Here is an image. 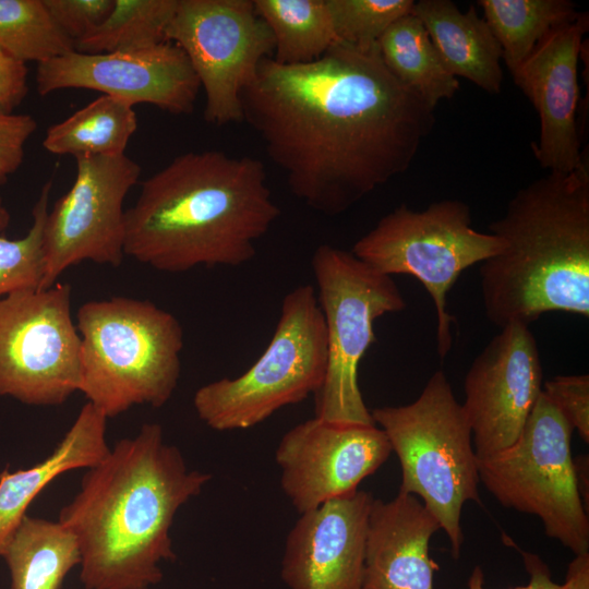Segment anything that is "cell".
Here are the masks:
<instances>
[{"mask_svg": "<svg viewBox=\"0 0 589 589\" xmlns=\"http://www.w3.org/2000/svg\"><path fill=\"white\" fill-rule=\"evenodd\" d=\"M291 193L328 216L404 173L435 124V109L401 84L377 44L337 41L318 60H263L241 96Z\"/></svg>", "mask_w": 589, "mask_h": 589, "instance_id": "cell-1", "label": "cell"}, {"mask_svg": "<svg viewBox=\"0 0 589 589\" xmlns=\"http://www.w3.org/2000/svg\"><path fill=\"white\" fill-rule=\"evenodd\" d=\"M60 521L76 539L85 589H152L161 562L176 560L170 529L178 510L212 476L189 469L158 423H144L85 469Z\"/></svg>", "mask_w": 589, "mask_h": 589, "instance_id": "cell-2", "label": "cell"}, {"mask_svg": "<svg viewBox=\"0 0 589 589\" xmlns=\"http://www.w3.org/2000/svg\"><path fill=\"white\" fill-rule=\"evenodd\" d=\"M280 215L264 164L211 149L188 152L141 183L124 212V255L155 269L237 267Z\"/></svg>", "mask_w": 589, "mask_h": 589, "instance_id": "cell-3", "label": "cell"}, {"mask_svg": "<svg viewBox=\"0 0 589 589\" xmlns=\"http://www.w3.org/2000/svg\"><path fill=\"white\" fill-rule=\"evenodd\" d=\"M488 228L504 242L480 268L491 323L529 326L555 311L589 316L588 156L518 190Z\"/></svg>", "mask_w": 589, "mask_h": 589, "instance_id": "cell-4", "label": "cell"}, {"mask_svg": "<svg viewBox=\"0 0 589 589\" xmlns=\"http://www.w3.org/2000/svg\"><path fill=\"white\" fill-rule=\"evenodd\" d=\"M81 337L79 390L108 419L135 405L164 406L181 373L183 329L148 300L88 301L76 314Z\"/></svg>", "mask_w": 589, "mask_h": 589, "instance_id": "cell-5", "label": "cell"}, {"mask_svg": "<svg viewBox=\"0 0 589 589\" xmlns=\"http://www.w3.org/2000/svg\"><path fill=\"white\" fill-rule=\"evenodd\" d=\"M371 416L399 459V493L421 497L459 558L461 510L468 501L481 504L480 480L471 428L445 373L434 372L413 402L374 408Z\"/></svg>", "mask_w": 589, "mask_h": 589, "instance_id": "cell-6", "label": "cell"}, {"mask_svg": "<svg viewBox=\"0 0 589 589\" xmlns=\"http://www.w3.org/2000/svg\"><path fill=\"white\" fill-rule=\"evenodd\" d=\"M326 368V330L316 291L309 284L300 285L285 296L272 339L253 365L238 377L200 387L193 406L213 430L253 428L277 410L315 395Z\"/></svg>", "mask_w": 589, "mask_h": 589, "instance_id": "cell-7", "label": "cell"}, {"mask_svg": "<svg viewBox=\"0 0 589 589\" xmlns=\"http://www.w3.org/2000/svg\"><path fill=\"white\" fill-rule=\"evenodd\" d=\"M311 265L327 341V368L315 394V417L338 423L375 424L360 392L358 368L375 341L374 322L402 311L406 300L392 276L352 252L321 244Z\"/></svg>", "mask_w": 589, "mask_h": 589, "instance_id": "cell-8", "label": "cell"}, {"mask_svg": "<svg viewBox=\"0 0 589 589\" xmlns=\"http://www.w3.org/2000/svg\"><path fill=\"white\" fill-rule=\"evenodd\" d=\"M504 248L495 235L471 226L469 206L459 200L434 202L423 211L402 204L361 237L352 253L382 274L417 278L431 296L436 313V350L445 358L453 346L447 294L468 267Z\"/></svg>", "mask_w": 589, "mask_h": 589, "instance_id": "cell-9", "label": "cell"}, {"mask_svg": "<svg viewBox=\"0 0 589 589\" xmlns=\"http://www.w3.org/2000/svg\"><path fill=\"white\" fill-rule=\"evenodd\" d=\"M572 432L542 392L516 442L478 458V474L504 507L538 516L549 537L580 555L589 553V520L575 477Z\"/></svg>", "mask_w": 589, "mask_h": 589, "instance_id": "cell-10", "label": "cell"}, {"mask_svg": "<svg viewBox=\"0 0 589 589\" xmlns=\"http://www.w3.org/2000/svg\"><path fill=\"white\" fill-rule=\"evenodd\" d=\"M81 337L71 287L15 290L0 299V395L58 406L79 390Z\"/></svg>", "mask_w": 589, "mask_h": 589, "instance_id": "cell-11", "label": "cell"}, {"mask_svg": "<svg viewBox=\"0 0 589 589\" xmlns=\"http://www.w3.org/2000/svg\"><path fill=\"white\" fill-rule=\"evenodd\" d=\"M167 40L183 50L200 81L205 121H241L242 93L274 52L273 35L253 0H178Z\"/></svg>", "mask_w": 589, "mask_h": 589, "instance_id": "cell-12", "label": "cell"}, {"mask_svg": "<svg viewBox=\"0 0 589 589\" xmlns=\"http://www.w3.org/2000/svg\"><path fill=\"white\" fill-rule=\"evenodd\" d=\"M71 189L48 212L44 228L41 289L83 261L119 266L124 255L123 201L140 165L124 155L76 157Z\"/></svg>", "mask_w": 589, "mask_h": 589, "instance_id": "cell-13", "label": "cell"}, {"mask_svg": "<svg viewBox=\"0 0 589 589\" xmlns=\"http://www.w3.org/2000/svg\"><path fill=\"white\" fill-rule=\"evenodd\" d=\"M35 80L41 96L85 88L132 106L149 104L173 115L191 113L201 89L187 55L170 41L132 51L73 50L38 63Z\"/></svg>", "mask_w": 589, "mask_h": 589, "instance_id": "cell-14", "label": "cell"}, {"mask_svg": "<svg viewBox=\"0 0 589 589\" xmlns=\"http://www.w3.org/2000/svg\"><path fill=\"white\" fill-rule=\"evenodd\" d=\"M542 386L540 353L529 326L513 323L500 328L465 377L462 408L477 458L494 455L516 442Z\"/></svg>", "mask_w": 589, "mask_h": 589, "instance_id": "cell-15", "label": "cell"}, {"mask_svg": "<svg viewBox=\"0 0 589 589\" xmlns=\"http://www.w3.org/2000/svg\"><path fill=\"white\" fill-rule=\"evenodd\" d=\"M392 453L376 424L312 418L281 437L275 452L284 493L299 514L358 490Z\"/></svg>", "mask_w": 589, "mask_h": 589, "instance_id": "cell-16", "label": "cell"}, {"mask_svg": "<svg viewBox=\"0 0 589 589\" xmlns=\"http://www.w3.org/2000/svg\"><path fill=\"white\" fill-rule=\"evenodd\" d=\"M588 29L589 14L579 12L552 31L512 73L538 113L540 132L531 149L549 172H570L588 156L578 123V62Z\"/></svg>", "mask_w": 589, "mask_h": 589, "instance_id": "cell-17", "label": "cell"}, {"mask_svg": "<svg viewBox=\"0 0 589 589\" xmlns=\"http://www.w3.org/2000/svg\"><path fill=\"white\" fill-rule=\"evenodd\" d=\"M373 500L356 490L300 514L281 560V579L289 589H362Z\"/></svg>", "mask_w": 589, "mask_h": 589, "instance_id": "cell-18", "label": "cell"}, {"mask_svg": "<svg viewBox=\"0 0 589 589\" xmlns=\"http://www.w3.org/2000/svg\"><path fill=\"white\" fill-rule=\"evenodd\" d=\"M438 520L412 494L371 505L362 589H433L438 564L429 554Z\"/></svg>", "mask_w": 589, "mask_h": 589, "instance_id": "cell-19", "label": "cell"}, {"mask_svg": "<svg viewBox=\"0 0 589 589\" xmlns=\"http://www.w3.org/2000/svg\"><path fill=\"white\" fill-rule=\"evenodd\" d=\"M107 417L86 402L51 454L26 469L0 473V555L35 497L57 477L88 469L110 448L106 442Z\"/></svg>", "mask_w": 589, "mask_h": 589, "instance_id": "cell-20", "label": "cell"}, {"mask_svg": "<svg viewBox=\"0 0 589 589\" xmlns=\"http://www.w3.org/2000/svg\"><path fill=\"white\" fill-rule=\"evenodd\" d=\"M411 13L423 24L444 65L489 94L502 89V49L474 5L462 12L450 0L414 1Z\"/></svg>", "mask_w": 589, "mask_h": 589, "instance_id": "cell-21", "label": "cell"}, {"mask_svg": "<svg viewBox=\"0 0 589 589\" xmlns=\"http://www.w3.org/2000/svg\"><path fill=\"white\" fill-rule=\"evenodd\" d=\"M0 557L10 573V589H61L80 565L75 537L60 522L26 515Z\"/></svg>", "mask_w": 589, "mask_h": 589, "instance_id": "cell-22", "label": "cell"}, {"mask_svg": "<svg viewBox=\"0 0 589 589\" xmlns=\"http://www.w3.org/2000/svg\"><path fill=\"white\" fill-rule=\"evenodd\" d=\"M377 46L390 73L432 108L458 92V79L448 72L423 24L411 12L397 20Z\"/></svg>", "mask_w": 589, "mask_h": 589, "instance_id": "cell-23", "label": "cell"}, {"mask_svg": "<svg viewBox=\"0 0 589 589\" xmlns=\"http://www.w3.org/2000/svg\"><path fill=\"white\" fill-rule=\"evenodd\" d=\"M134 106L101 95L51 125L43 140L44 148L56 155L119 156L137 129Z\"/></svg>", "mask_w": 589, "mask_h": 589, "instance_id": "cell-24", "label": "cell"}, {"mask_svg": "<svg viewBox=\"0 0 589 589\" xmlns=\"http://www.w3.org/2000/svg\"><path fill=\"white\" fill-rule=\"evenodd\" d=\"M510 74L556 27L578 15L569 0H479Z\"/></svg>", "mask_w": 589, "mask_h": 589, "instance_id": "cell-25", "label": "cell"}, {"mask_svg": "<svg viewBox=\"0 0 589 589\" xmlns=\"http://www.w3.org/2000/svg\"><path fill=\"white\" fill-rule=\"evenodd\" d=\"M274 39L272 59L280 64L318 60L338 40L326 0H253Z\"/></svg>", "mask_w": 589, "mask_h": 589, "instance_id": "cell-26", "label": "cell"}, {"mask_svg": "<svg viewBox=\"0 0 589 589\" xmlns=\"http://www.w3.org/2000/svg\"><path fill=\"white\" fill-rule=\"evenodd\" d=\"M178 0H113L106 20L75 43L83 53L141 50L167 40Z\"/></svg>", "mask_w": 589, "mask_h": 589, "instance_id": "cell-27", "label": "cell"}, {"mask_svg": "<svg viewBox=\"0 0 589 589\" xmlns=\"http://www.w3.org/2000/svg\"><path fill=\"white\" fill-rule=\"evenodd\" d=\"M0 48L26 63H41L75 49L44 0H0Z\"/></svg>", "mask_w": 589, "mask_h": 589, "instance_id": "cell-28", "label": "cell"}, {"mask_svg": "<svg viewBox=\"0 0 589 589\" xmlns=\"http://www.w3.org/2000/svg\"><path fill=\"white\" fill-rule=\"evenodd\" d=\"M52 181H47L32 209L33 223L19 239L0 236V299L26 288H40L44 277V228Z\"/></svg>", "mask_w": 589, "mask_h": 589, "instance_id": "cell-29", "label": "cell"}, {"mask_svg": "<svg viewBox=\"0 0 589 589\" xmlns=\"http://www.w3.org/2000/svg\"><path fill=\"white\" fill-rule=\"evenodd\" d=\"M413 0H326L338 41L366 48L400 17L411 12Z\"/></svg>", "mask_w": 589, "mask_h": 589, "instance_id": "cell-30", "label": "cell"}, {"mask_svg": "<svg viewBox=\"0 0 589 589\" xmlns=\"http://www.w3.org/2000/svg\"><path fill=\"white\" fill-rule=\"evenodd\" d=\"M545 397L560 410L581 440L589 443V375H557L542 386Z\"/></svg>", "mask_w": 589, "mask_h": 589, "instance_id": "cell-31", "label": "cell"}, {"mask_svg": "<svg viewBox=\"0 0 589 589\" xmlns=\"http://www.w3.org/2000/svg\"><path fill=\"white\" fill-rule=\"evenodd\" d=\"M57 26L74 43L98 27L113 8V0H44Z\"/></svg>", "mask_w": 589, "mask_h": 589, "instance_id": "cell-32", "label": "cell"}, {"mask_svg": "<svg viewBox=\"0 0 589 589\" xmlns=\"http://www.w3.org/2000/svg\"><path fill=\"white\" fill-rule=\"evenodd\" d=\"M36 129L31 115L0 112V185L23 164L25 144Z\"/></svg>", "mask_w": 589, "mask_h": 589, "instance_id": "cell-33", "label": "cell"}, {"mask_svg": "<svg viewBox=\"0 0 589 589\" xmlns=\"http://www.w3.org/2000/svg\"><path fill=\"white\" fill-rule=\"evenodd\" d=\"M27 89L26 63L0 48V112L13 113Z\"/></svg>", "mask_w": 589, "mask_h": 589, "instance_id": "cell-34", "label": "cell"}, {"mask_svg": "<svg viewBox=\"0 0 589 589\" xmlns=\"http://www.w3.org/2000/svg\"><path fill=\"white\" fill-rule=\"evenodd\" d=\"M529 582L513 589H561V585L552 579L549 566L536 554L521 552ZM468 589H484V574L480 566H476L468 579Z\"/></svg>", "mask_w": 589, "mask_h": 589, "instance_id": "cell-35", "label": "cell"}, {"mask_svg": "<svg viewBox=\"0 0 589 589\" xmlns=\"http://www.w3.org/2000/svg\"><path fill=\"white\" fill-rule=\"evenodd\" d=\"M561 589H589V553L576 555L569 563Z\"/></svg>", "mask_w": 589, "mask_h": 589, "instance_id": "cell-36", "label": "cell"}, {"mask_svg": "<svg viewBox=\"0 0 589 589\" xmlns=\"http://www.w3.org/2000/svg\"><path fill=\"white\" fill-rule=\"evenodd\" d=\"M574 462V470H575V477L577 482V488L580 494V498L582 501V504L588 512V504H589V492H588V456L587 455H580L576 459H573Z\"/></svg>", "mask_w": 589, "mask_h": 589, "instance_id": "cell-37", "label": "cell"}, {"mask_svg": "<svg viewBox=\"0 0 589 589\" xmlns=\"http://www.w3.org/2000/svg\"><path fill=\"white\" fill-rule=\"evenodd\" d=\"M10 223V213L4 206L3 200L0 195V236L7 229Z\"/></svg>", "mask_w": 589, "mask_h": 589, "instance_id": "cell-38", "label": "cell"}]
</instances>
